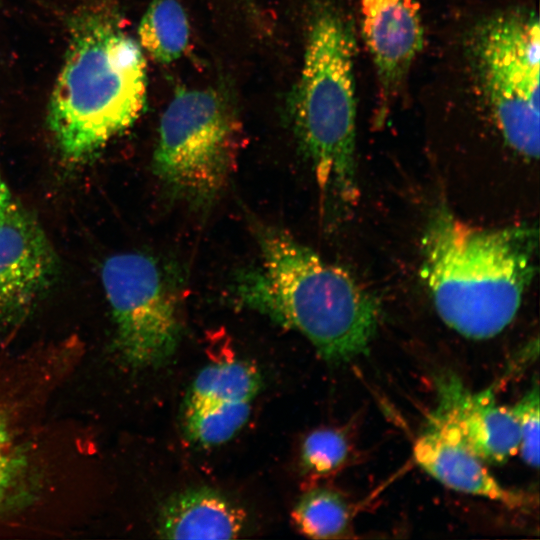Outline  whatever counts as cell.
<instances>
[{
    "label": "cell",
    "instance_id": "cell-10",
    "mask_svg": "<svg viewBox=\"0 0 540 540\" xmlns=\"http://www.w3.org/2000/svg\"><path fill=\"white\" fill-rule=\"evenodd\" d=\"M362 33L371 54L381 110L399 91L422 50L424 30L416 0H361Z\"/></svg>",
    "mask_w": 540,
    "mask_h": 540
},
{
    "label": "cell",
    "instance_id": "cell-18",
    "mask_svg": "<svg viewBox=\"0 0 540 540\" xmlns=\"http://www.w3.org/2000/svg\"><path fill=\"white\" fill-rule=\"evenodd\" d=\"M539 406L537 382L511 406L520 434L518 452L524 462L533 468L539 466Z\"/></svg>",
    "mask_w": 540,
    "mask_h": 540
},
{
    "label": "cell",
    "instance_id": "cell-6",
    "mask_svg": "<svg viewBox=\"0 0 540 540\" xmlns=\"http://www.w3.org/2000/svg\"><path fill=\"white\" fill-rule=\"evenodd\" d=\"M482 91L498 129L518 154L539 156L540 28L533 11L513 10L485 21L472 41Z\"/></svg>",
    "mask_w": 540,
    "mask_h": 540
},
{
    "label": "cell",
    "instance_id": "cell-12",
    "mask_svg": "<svg viewBox=\"0 0 540 540\" xmlns=\"http://www.w3.org/2000/svg\"><path fill=\"white\" fill-rule=\"evenodd\" d=\"M243 509L208 488H194L171 497L161 509L158 533L167 539H231L244 528Z\"/></svg>",
    "mask_w": 540,
    "mask_h": 540
},
{
    "label": "cell",
    "instance_id": "cell-7",
    "mask_svg": "<svg viewBox=\"0 0 540 540\" xmlns=\"http://www.w3.org/2000/svg\"><path fill=\"white\" fill-rule=\"evenodd\" d=\"M101 279L116 329V348L135 367L156 366L175 352L181 335L180 292L151 255L107 258Z\"/></svg>",
    "mask_w": 540,
    "mask_h": 540
},
{
    "label": "cell",
    "instance_id": "cell-17",
    "mask_svg": "<svg viewBox=\"0 0 540 540\" xmlns=\"http://www.w3.org/2000/svg\"><path fill=\"white\" fill-rule=\"evenodd\" d=\"M350 451L349 438L343 430L319 428L303 440L301 463L311 476H329L347 463Z\"/></svg>",
    "mask_w": 540,
    "mask_h": 540
},
{
    "label": "cell",
    "instance_id": "cell-4",
    "mask_svg": "<svg viewBox=\"0 0 540 540\" xmlns=\"http://www.w3.org/2000/svg\"><path fill=\"white\" fill-rule=\"evenodd\" d=\"M355 39L348 17L331 2L308 24L291 121L324 196L353 203L356 186Z\"/></svg>",
    "mask_w": 540,
    "mask_h": 540
},
{
    "label": "cell",
    "instance_id": "cell-8",
    "mask_svg": "<svg viewBox=\"0 0 540 540\" xmlns=\"http://www.w3.org/2000/svg\"><path fill=\"white\" fill-rule=\"evenodd\" d=\"M57 273L58 259L41 225L12 200L0 217V331L28 316Z\"/></svg>",
    "mask_w": 540,
    "mask_h": 540
},
{
    "label": "cell",
    "instance_id": "cell-5",
    "mask_svg": "<svg viewBox=\"0 0 540 540\" xmlns=\"http://www.w3.org/2000/svg\"><path fill=\"white\" fill-rule=\"evenodd\" d=\"M213 88L179 87L163 112L152 170L165 191L191 208L211 206L236 169L241 132Z\"/></svg>",
    "mask_w": 540,
    "mask_h": 540
},
{
    "label": "cell",
    "instance_id": "cell-15",
    "mask_svg": "<svg viewBox=\"0 0 540 540\" xmlns=\"http://www.w3.org/2000/svg\"><path fill=\"white\" fill-rule=\"evenodd\" d=\"M352 508L338 492L324 487L304 494L292 512L298 531L314 539H338L351 532Z\"/></svg>",
    "mask_w": 540,
    "mask_h": 540
},
{
    "label": "cell",
    "instance_id": "cell-19",
    "mask_svg": "<svg viewBox=\"0 0 540 540\" xmlns=\"http://www.w3.org/2000/svg\"><path fill=\"white\" fill-rule=\"evenodd\" d=\"M26 460L7 419L0 413V509L11 500L23 479Z\"/></svg>",
    "mask_w": 540,
    "mask_h": 540
},
{
    "label": "cell",
    "instance_id": "cell-14",
    "mask_svg": "<svg viewBox=\"0 0 540 540\" xmlns=\"http://www.w3.org/2000/svg\"><path fill=\"white\" fill-rule=\"evenodd\" d=\"M138 43L161 64H170L186 52L190 27L178 0H153L138 26Z\"/></svg>",
    "mask_w": 540,
    "mask_h": 540
},
{
    "label": "cell",
    "instance_id": "cell-9",
    "mask_svg": "<svg viewBox=\"0 0 540 540\" xmlns=\"http://www.w3.org/2000/svg\"><path fill=\"white\" fill-rule=\"evenodd\" d=\"M438 405L432 411L451 423L484 463L502 464L519 451L520 434L511 407L498 405L492 388L473 393L452 373L436 379Z\"/></svg>",
    "mask_w": 540,
    "mask_h": 540
},
{
    "label": "cell",
    "instance_id": "cell-20",
    "mask_svg": "<svg viewBox=\"0 0 540 540\" xmlns=\"http://www.w3.org/2000/svg\"><path fill=\"white\" fill-rule=\"evenodd\" d=\"M11 202L10 192L0 174V217L4 214Z\"/></svg>",
    "mask_w": 540,
    "mask_h": 540
},
{
    "label": "cell",
    "instance_id": "cell-3",
    "mask_svg": "<svg viewBox=\"0 0 540 540\" xmlns=\"http://www.w3.org/2000/svg\"><path fill=\"white\" fill-rule=\"evenodd\" d=\"M146 96V61L138 41L106 9L77 13L47 113L63 158L90 159L137 121Z\"/></svg>",
    "mask_w": 540,
    "mask_h": 540
},
{
    "label": "cell",
    "instance_id": "cell-2",
    "mask_svg": "<svg viewBox=\"0 0 540 540\" xmlns=\"http://www.w3.org/2000/svg\"><path fill=\"white\" fill-rule=\"evenodd\" d=\"M421 251V276L439 317L466 338L489 339L514 320L536 275L538 229L476 227L441 205Z\"/></svg>",
    "mask_w": 540,
    "mask_h": 540
},
{
    "label": "cell",
    "instance_id": "cell-16",
    "mask_svg": "<svg viewBox=\"0 0 540 540\" xmlns=\"http://www.w3.org/2000/svg\"><path fill=\"white\" fill-rule=\"evenodd\" d=\"M251 404L241 401L184 413L186 435L202 446L225 443L246 423Z\"/></svg>",
    "mask_w": 540,
    "mask_h": 540
},
{
    "label": "cell",
    "instance_id": "cell-11",
    "mask_svg": "<svg viewBox=\"0 0 540 540\" xmlns=\"http://www.w3.org/2000/svg\"><path fill=\"white\" fill-rule=\"evenodd\" d=\"M413 457L430 476L458 492L484 497L511 508L523 507L528 498L505 488L463 442L457 429L432 412L415 439Z\"/></svg>",
    "mask_w": 540,
    "mask_h": 540
},
{
    "label": "cell",
    "instance_id": "cell-1",
    "mask_svg": "<svg viewBox=\"0 0 540 540\" xmlns=\"http://www.w3.org/2000/svg\"><path fill=\"white\" fill-rule=\"evenodd\" d=\"M250 227L259 261L234 276V300L300 332L330 362L366 353L379 322L371 294L286 230L257 219Z\"/></svg>",
    "mask_w": 540,
    "mask_h": 540
},
{
    "label": "cell",
    "instance_id": "cell-13",
    "mask_svg": "<svg viewBox=\"0 0 540 540\" xmlns=\"http://www.w3.org/2000/svg\"><path fill=\"white\" fill-rule=\"evenodd\" d=\"M261 387L258 369L240 360H224L205 366L193 381L184 413L234 402H252Z\"/></svg>",
    "mask_w": 540,
    "mask_h": 540
}]
</instances>
